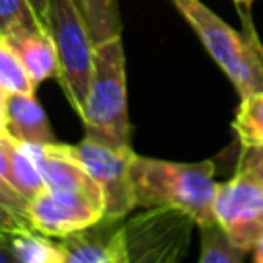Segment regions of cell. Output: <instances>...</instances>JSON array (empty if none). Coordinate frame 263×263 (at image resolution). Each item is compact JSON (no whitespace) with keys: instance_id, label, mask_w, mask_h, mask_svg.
Instances as JSON below:
<instances>
[{"instance_id":"obj_1","label":"cell","mask_w":263,"mask_h":263,"mask_svg":"<svg viewBox=\"0 0 263 263\" xmlns=\"http://www.w3.org/2000/svg\"><path fill=\"white\" fill-rule=\"evenodd\" d=\"M216 164L201 162H171L134 154L129 177L134 187L136 208H168L179 210L193 220L197 228L216 224L214 181Z\"/></svg>"},{"instance_id":"obj_2","label":"cell","mask_w":263,"mask_h":263,"mask_svg":"<svg viewBox=\"0 0 263 263\" xmlns=\"http://www.w3.org/2000/svg\"><path fill=\"white\" fill-rule=\"evenodd\" d=\"M171 2L201 39L203 47L232 82L240 99L253 92H263V45L259 43L251 23L245 31H236L214 14L201 0Z\"/></svg>"},{"instance_id":"obj_3","label":"cell","mask_w":263,"mask_h":263,"mask_svg":"<svg viewBox=\"0 0 263 263\" xmlns=\"http://www.w3.org/2000/svg\"><path fill=\"white\" fill-rule=\"evenodd\" d=\"M84 136L113 148H132L125 51L121 35L95 45L90 86L80 115Z\"/></svg>"},{"instance_id":"obj_4","label":"cell","mask_w":263,"mask_h":263,"mask_svg":"<svg viewBox=\"0 0 263 263\" xmlns=\"http://www.w3.org/2000/svg\"><path fill=\"white\" fill-rule=\"evenodd\" d=\"M47 31L51 33L58 55L55 76L74 111L82 115L92 76L95 43L74 0H49Z\"/></svg>"},{"instance_id":"obj_5","label":"cell","mask_w":263,"mask_h":263,"mask_svg":"<svg viewBox=\"0 0 263 263\" xmlns=\"http://www.w3.org/2000/svg\"><path fill=\"white\" fill-rule=\"evenodd\" d=\"M76 160L84 166L90 179L99 185L105 199L103 218L121 220L136 208L134 187L129 177V166L134 158V148H113L90 138H82L78 144L70 146Z\"/></svg>"},{"instance_id":"obj_6","label":"cell","mask_w":263,"mask_h":263,"mask_svg":"<svg viewBox=\"0 0 263 263\" xmlns=\"http://www.w3.org/2000/svg\"><path fill=\"white\" fill-rule=\"evenodd\" d=\"M214 218L234 247L251 251L263 240V183L234 171L232 179L216 187Z\"/></svg>"},{"instance_id":"obj_7","label":"cell","mask_w":263,"mask_h":263,"mask_svg":"<svg viewBox=\"0 0 263 263\" xmlns=\"http://www.w3.org/2000/svg\"><path fill=\"white\" fill-rule=\"evenodd\" d=\"M29 226L51 236L64 238L103 220V203L74 191L43 187L27 203Z\"/></svg>"},{"instance_id":"obj_8","label":"cell","mask_w":263,"mask_h":263,"mask_svg":"<svg viewBox=\"0 0 263 263\" xmlns=\"http://www.w3.org/2000/svg\"><path fill=\"white\" fill-rule=\"evenodd\" d=\"M125 218H103L84 230L58 238L64 251V263H134Z\"/></svg>"},{"instance_id":"obj_9","label":"cell","mask_w":263,"mask_h":263,"mask_svg":"<svg viewBox=\"0 0 263 263\" xmlns=\"http://www.w3.org/2000/svg\"><path fill=\"white\" fill-rule=\"evenodd\" d=\"M31 148H33V154L37 158L43 185L47 189L84 193V195L101 201L103 212H105L103 191L90 179V175L84 171V166L76 160V156L70 150V144H60V142L33 144L31 142Z\"/></svg>"},{"instance_id":"obj_10","label":"cell","mask_w":263,"mask_h":263,"mask_svg":"<svg viewBox=\"0 0 263 263\" xmlns=\"http://www.w3.org/2000/svg\"><path fill=\"white\" fill-rule=\"evenodd\" d=\"M2 107L6 117V132L12 138L33 144L55 142L49 119L35 95H6L2 99Z\"/></svg>"},{"instance_id":"obj_11","label":"cell","mask_w":263,"mask_h":263,"mask_svg":"<svg viewBox=\"0 0 263 263\" xmlns=\"http://www.w3.org/2000/svg\"><path fill=\"white\" fill-rule=\"evenodd\" d=\"M14 51L18 53L27 74L39 86L47 78L58 74V55H55V45L51 39V33L45 27L37 29H25L12 35H6Z\"/></svg>"},{"instance_id":"obj_12","label":"cell","mask_w":263,"mask_h":263,"mask_svg":"<svg viewBox=\"0 0 263 263\" xmlns=\"http://www.w3.org/2000/svg\"><path fill=\"white\" fill-rule=\"evenodd\" d=\"M8 242L16 263H64L60 240L35 228H21L10 232Z\"/></svg>"},{"instance_id":"obj_13","label":"cell","mask_w":263,"mask_h":263,"mask_svg":"<svg viewBox=\"0 0 263 263\" xmlns=\"http://www.w3.org/2000/svg\"><path fill=\"white\" fill-rule=\"evenodd\" d=\"M8 164H10V183L16 189V193L29 203L45 185L39 173L37 158L33 154L31 142H21L16 138L10 140V154H8Z\"/></svg>"},{"instance_id":"obj_14","label":"cell","mask_w":263,"mask_h":263,"mask_svg":"<svg viewBox=\"0 0 263 263\" xmlns=\"http://www.w3.org/2000/svg\"><path fill=\"white\" fill-rule=\"evenodd\" d=\"M95 45L121 35L117 0H74Z\"/></svg>"},{"instance_id":"obj_15","label":"cell","mask_w":263,"mask_h":263,"mask_svg":"<svg viewBox=\"0 0 263 263\" xmlns=\"http://www.w3.org/2000/svg\"><path fill=\"white\" fill-rule=\"evenodd\" d=\"M35 82L27 74L18 53L10 41L0 35V92L6 95H35Z\"/></svg>"},{"instance_id":"obj_16","label":"cell","mask_w":263,"mask_h":263,"mask_svg":"<svg viewBox=\"0 0 263 263\" xmlns=\"http://www.w3.org/2000/svg\"><path fill=\"white\" fill-rule=\"evenodd\" d=\"M232 129L240 146L263 148V92H253L240 99V107L232 119Z\"/></svg>"},{"instance_id":"obj_17","label":"cell","mask_w":263,"mask_h":263,"mask_svg":"<svg viewBox=\"0 0 263 263\" xmlns=\"http://www.w3.org/2000/svg\"><path fill=\"white\" fill-rule=\"evenodd\" d=\"M201 247L197 263H245V249L234 247L218 224L199 228Z\"/></svg>"},{"instance_id":"obj_18","label":"cell","mask_w":263,"mask_h":263,"mask_svg":"<svg viewBox=\"0 0 263 263\" xmlns=\"http://www.w3.org/2000/svg\"><path fill=\"white\" fill-rule=\"evenodd\" d=\"M43 27L29 0H0V35H12L25 29Z\"/></svg>"},{"instance_id":"obj_19","label":"cell","mask_w":263,"mask_h":263,"mask_svg":"<svg viewBox=\"0 0 263 263\" xmlns=\"http://www.w3.org/2000/svg\"><path fill=\"white\" fill-rule=\"evenodd\" d=\"M10 140L12 136L8 132L0 134V197L4 203L16 212L21 218L27 220V201L16 193V189L10 183V164H8V154H10ZM29 222V220H27Z\"/></svg>"},{"instance_id":"obj_20","label":"cell","mask_w":263,"mask_h":263,"mask_svg":"<svg viewBox=\"0 0 263 263\" xmlns=\"http://www.w3.org/2000/svg\"><path fill=\"white\" fill-rule=\"evenodd\" d=\"M236 171L247 173L263 183V148L261 146H242L238 160H236Z\"/></svg>"},{"instance_id":"obj_21","label":"cell","mask_w":263,"mask_h":263,"mask_svg":"<svg viewBox=\"0 0 263 263\" xmlns=\"http://www.w3.org/2000/svg\"><path fill=\"white\" fill-rule=\"evenodd\" d=\"M21 228H31L29 222L25 218H21L16 212H12L4 199L0 197V232L2 234H10L14 230H21Z\"/></svg>"},{"instance_id":"obj_22","label":"cell","mask_w":263,"mask_h":263,"mask_svg":"<svg viewBox=\"0 0 263 263\" xmlns=\"http://www.w3.org/2000/svg\"><path fill=\"white\" fill-rule=\"evenodd\" d=\"M29 4L33 8L35 16L39 18V23L47 29V4H49V0H29Z\"/></svg>"},{"instance_id":"obj_23","label":"cell","mask_w":263,"mask_h":263,"mask_svg":"<svg viewBox=\"0 0 263 263\" xmlns=\"http://www.w3.org/2000/svg\"><path fill=\"white\" fill-rule=\"evenodd\" d=\"M0 263H16L10 251V242H8V234L0 232Z\"/></svg>"},{"instance_id":"obj_24","label":"cell","mask_w":263,"mask_h":263,"mask_svg":"<svg viewBox=\"0 0 263 263\" xmlns=\"http://www.w3.org/2000/svg\"><path fill=\"white\" fill-rule=\"evenodd\" d=\"M251 251H253V263H263V240H259Z\"/></svg>"},{"instance_id":"obj_25","label":"cell","mask_w":263,"mask_h":263,"mask_svg":"<svg viewBox=\"0 0 263 263\" xmlns=\"http://www.w3.org/2000/svg\"><path fill=\"white\" fill-rule=\"evenodd\" d=\"M6 132V117H4V107H2V101H0V134Z\"/></svg>"},{"instance_id":"obj_26","label":"cell","mask_w":263,"mask_h":263,"mask_svg":"<svg viewBox=\"0 0 263 263\" xmlns=\"http://www.w3.org/2000/svg\"><path fill=\"white\" fill-rule=\"evenodd\" d=\"M234 2H236L238 6H247V8H249V6H251L255 0H234Z\"/></svg>"},{"instance_id":"obj_27","label":"cell","mask_w":263,"mask_h":263,"mask_svg":"<svg viewBox=\"0 0 263 263\" xmlns=\"http://www.w3.org/2000/svg\"><path fill=\"white\" fill-rule=\"evenodd\" d=\"M2 99H4V95H2V92H0V101H2Z\"/></svg>"}]
</instances>
